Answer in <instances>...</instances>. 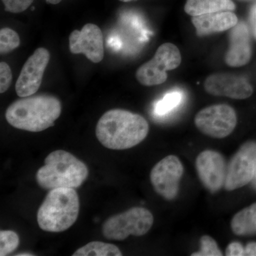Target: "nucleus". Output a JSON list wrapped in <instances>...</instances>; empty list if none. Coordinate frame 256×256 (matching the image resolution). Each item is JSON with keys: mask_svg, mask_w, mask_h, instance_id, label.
Listing matches in <instances>:
<instances>
[{"mask_svg": "<svg viewBox=\"0 0 256 256\" xmlns=\"http://www.w3.org/2000/svg\"><path fill=\"white\" fill-rule=\"evenodd\" d=\"M196 170L202 184L210 193H216L224 186L226 164L218 152L210 150L202 152L196 159Z\"/></svg>", "mask_w": 256, "mask_h": 256, "instance_id": "obj_11", "label": "nucleus"}, {"mask_svg": "<svg viewBox=\"0 0 256 256\" xmlns=\"http://www.w3.org/2000/svg\"><path fill=\"white\" fill-rule=\"evenodd\" d=\"M50 60L46 48H38L26 60L15 86L18 97L31 96L41 86L44 74Z\"/></svg>", "mask_w": 256, "mask_h": 256, "instance_id": "obj_10", "label": "nucleus"}, {"mask_svg": "<svg viewBox=\"0 0 256 256\" xmlns=\"http://www.w3.org/2000/svg\"><path fill=\"white\" fill-rule=\"evenodd\" d=\"M153 222L154 217L149 210L133 207L110 217L102 226V234L112 240H124L130 235L142 236L150 230Z\"/></svg>", "mask_w": 256, "mask_h": 256, "instance_id": "obj_5", "label": "nucleus"}, {"mask_svg": "<svg viewBox=\"0 0 256 256\" xmlns=\"http://www.w3.org/2000/svg\"><path fill=\"white\" fill-rule=\"evenodd\" d=\"M88 176L85 163L68 152H52L44 160V165L37 171V183L44 190L78 188Z\"/></svg>", "mask_w": 256, "mask_h": 256, "instance_id": "obj_3", "label": "nucleus"}, {"mask_svg": "<svg viewBox=\"0 0 256 256\" xmlns=\"http://www.w3.org/2000/svg\"><path fill=\"white\" fill-rule=\"evenodd\" d=\"M149 130L148 121L140 114L122 109H112L99 120L96 134L106 148L124 150L142 142Z\"/></svg>", "mask_w": 256, "mask_h": 256, "instance_id": "obj_1", "label": "nucleus"}, {"mask_svg": "<svg viewBox=\"0 0 256 256\" xmlns=\"http://www.w3.org/2000/svg\"><path fill=\"white\" fill-rule=\"evenodd\" d=\"M256 172V142L244 143L232 156L227 166L224 188L234 191L246 186L254 178Z\"/></svg>", "mask_w": 256, "mask_h": 256, "instance_id": "obj_8", "label": "nucleus"}, {"mask_svg": "<svg viewBox=\"0 0 256 256\" xmlns=\"http://www.w3.org/2000/svg\"><path fill=\"white\" fill-rule=\"evenodd\" d=\"M20 45L18 34L10 28H3L0 31V53L8 54L16 50Z\"/></svg>", "mask_w": 256, "mask_h": 256, "instance_id": "obj_20", "label": "nucleus"}, {"mask_svg": "<svg viewBox=\"0 0 256 256\" xmlns=\"http://www.w3.org/2000/svg\"><path fill=\"white\" fill-rule=\"evenodd\" d=\"M5 11L11 13H21L31 6L34 0H2Z\"/></svg>", "mask_w": 256, "mask_h": 256, "instance_id": "obj_23", "label": "nucleus"}, {"mask_svg": "<svg viewBox=\"0 0 256 256\" xmlns=\"http://www.w3.org/2000/svg\"><path fill=\"white\" fill-rule=\"evenodd\" d=\"M62 114V104L50 95L28 96L14 101L6 111V120L18 129L38 132L54 126Z\"/></svg>", "mask_w": 256, "mask_h": 256, "instance_id": "obj_2", "label": "nucleus"}, {"mask_svg": "<svg viewBox=\"0 0 256 256\" xmlns=\"http://www.w3.org/2000/svg\"><path fill=\"white\" fill-rule=\"evenodd\" d=\"M235 10L232 0H186L184 5L185 12L191 16Z\"/></svg>", "mask_w": 256, "mask_h": 256, "instance_id": "obj_16", "label": "nucleus"}, {"mask_svg": "<svg viewBox=\"0 0 256 256\" xmlns=\"http://www.w3.org/2000/svg\"><path fill=\"white\" fill-rule=\"evenodd\" d=\"M183 174V164L178 156H166L151 170L150 182L158 194L171 201L178 196Z\"/></svg>", "mask_w": 256, "mask_h": 256, "instance_id": "obj_9", "label": "nucleus"}, {"mask_svg": "<svg viewBox=\"0 0 256 256\" xmlns=\"http://www.w3.org/2000/svg\"><path fill=\"white\" fill-rule=\"evenodd\" d=\"M226 256H245V248L238 242H230L226 250Z\"/></svg>", "mask_w": 256, "mask_h": 256, "instance_id": "obj_25", "label": "nucleus"}, {"mask_svg": "<svg viewBox=\"0 0 256 256\" xmlns=\"http://www.w3.org/2000/svg\"><path fill=\"white\" fill-rule=\"evenodd\" d=\"M207 94L229 98L244 100L254 92L252 86L246 78L228 73H216L208 76L204 82Z\"/></svg>", "mask_w": 256, "mask_h": 256, "instance_id": "obj_13", "label": "nucleus"}, {"mask_svg": "<svg viewBox=\"0 0 256 256\" xmlns=\"http://www.w3.org/2000/svg\"><path fill=\"white\" fill-rule=\"evenodd\" d=\"M230 227L237 236L256 235V203L236 214L230 222Z\"/></svg>", "mask_w": 256, "mask_h": 256, "instance_id": "obj_17", "label": "nucleus"}, {"mask_svg": "<svg viewBox=\"0 0 256 256\" xmlns=\"http://www.w3.org/2000/svg\"><path fill=\"white\" fill-rule=\"evenodd\" d=\"M245 256H256V242H252L247 244L245 248Z\"/></svg>", "mask_w": 256, "mask_h": 256, "instance_id": "obj_27", "label": "nucleus"}, {"mask_svg": "<svg viewBox=\"0 0 256 256\" xmlns=\"http://www.w3.org/2000/svg\"><path fill=\"white\" fill-rule=\"evenodd\" d=\"M249 23H250L252 34L256 38V2L250 9V14H249Z\"/></svg>", "mask_w": 256, "mask_h": 256, "instance_id": "obj_26", "label": "nucleus"}, {"mask_svg": "<svg viewBox=\"0 0 256 256\" xmlns=\"http://www.w3.org/2000/svg\"><path fill=\"white\" fill-rule=\"evenodd\" d=\"M192 22L196 34L204 36L230 30L238 24V20L232 11H224L192 16Z\"/></svg>", "mask_w": 256, "mask_h": 256, "instance_id": "obj_15", "label": "nucleus"}, {"mask_svg": "<svg viewBox=\"0 0 256 256\" xmlns=\"http://www.w3.org/2000/svg\"><path fill=\"white\" fill-rule=\"evenodd\" d=\"M69 48L74 54H84L94 63H100L104 57V36L94 24H86L80 31L74 30L69 36Z\"/></svg>", "mask_w": 256, "mask_h": 256, "instance_id": "obj_12", "label": "nucleus"}, {"mask_svg": "<svg viewBox=\"0 0 256 256\" xmlns=\"http://www.w3.org/2000/svg\"><path fill=\"white\" fill-rule=\"evenodd\" d=\"M122 252L114 244L100 242H89L78 249L73 256H121Z\"/></svg>", "mask_w": 256, "mask_h": 256, "instance_id": "obj_18", "label": "nucleus"}, {"mask_svg": "<svg viewBox=\"0 0 256 256\" xmlns=\"http://www.w3.org/2000/svg\"><path fill=\"white\" fill-rule=\"evenodd\" d=\"M201 248L198 252H194L192 256H222V250L214 239L210 236H203L200 239Z\"/></svg>", "mask_w": 256, "mask_h": 256, "instance_id": "obj_22", "label": "nucleus"}, {"mask_svg": "<svg viewBox=\"0 0 256 256\" xmlns=\"http://www.w3.org/2000/svg\"><path fill=\"white\" fill-rule=\"evenodd\" d=\"M12 80V73L10 66L5 62L0 63V92L3 94L9 88Z\"/></svg>", "mask_w": 256, "mask_h": 256, "instance_id": "obj_24", "label": "nucleus"}, {"mask_svg": "<svg viewBox=\"0 0 256 256\" xmlns=\"http://www.w3.org/2000/svg\"><path fill=\"white\" fill-rule=\"evenodd\" d=\"M182 100V94L181 92H168L162 99L156 102L154 112L158 116H165L176 108L180 105Z\"/></svg>", "mask_w": 256, "mask_h": 256, "instance_id": "obj_19", "label": "nucleus"}, {"mask_svg": "<svg viewBox=\"0 0 256 256\" xmlns=\"http://www.w3.org/2000/svg\"><path fill=\"white\" fill-rule=\"evenodd\" d=\"M252 56V42L248 26L244 22L230 28L229 46L225 55V63L230 67L246 65Z\"/></svg>", "mask_w": 256, "mask_h": 256, "instance_id": "obj_14", "label": "nucleus"}, {"mask_svg": "<svg viewBox=\"0 0 256 256\" xmlns=\"http://www.w3.org/2000/svg\"><path fill=\"white\" fill-rule=\"evenodd\" d=\"M48 4H57L60 3L62 0H45Z\"/></svg>", "mask_w": 256, "mask_h": 256, "instance_id": "obj_28", "label": "nucleus"}, {"mask_svg": "<svg viewBox=\"0 0 256 256\" xmlns=\"http://www.w3.org/2000/svg\"><path fill=\"white\" fill-rule=\"evenodd\" d=\"M181 62L182 56L178 47L172 43L163 44L153 58L138 69L136 78L146 86L160 85L168 78L166 72L178 68Z\"/></svg>", "mask_w": 256, "mask_h": 256, "instance_id": "obj_6", "label": "nucleus"}, {"mask_svg": "<svg viewBox=\"0 0 256 256\" xmlns=\"http://www.w3.org/2000/svg\"><path fill=\"white\" fill-rule=\"evenodd\" d=\"M20 244L18 234L12 230L0 232V256H6L14 252Z\"/></svg>", "mask_w": 256, "mask_h": 256, "instance_id": "obj_21", "label": "nucleus"}, {"mask_svg": "<svg viewBox=\"0 0 256 256\" xmlns=\"http://www.w3.org/2000/svg\"><path fill=\"white\" fill-rule=\"evenodd\" d=\"M16 256H34L33 254H30V252H22V254H16Z\"/></svg>", "mask_w": 256, "mask_h": 256, "instance_id": "obj_29", "label": "nucleus"}, {"mask_svg": "<svg viewBox=\"0 0 256 256\" xmlns=\"http://www.w3.org/2000/svg\"><path fill=\"white\" fill-rule=\"evenodd\" d=\"M120 1L124 2H128L132 1V0H120Z\"/></svg>", "mask_w": 256, "mask_h": 256, "instance_id": "obj_30", "label": "nucleus"}, {"mask_svg": "<svg viewBox=\"0 0 256 256\" xmlns=\"http://www.w3.org/2000/svg\"><path fill=\"white\" fill-rule=\"evenodd\" d=\"M79 210V197L74 188H54L38 208L37 222L44 232H63L76 222Z\"/></svg>", "mask_w": 256, "mask_h": 256, "instance_id": "obj_4", "label": "nucleus"}, {"mask_svg": "<svg viewBox=\"0 0 256 256\" xmlns=\"http://www.w3.org/2000/svg\"><path fill=\"white\" fill-rule=\"evenodd\" d=\"M194 124L205 136L223 139L230 136L236 127V112L226 104L208 106L196 114Z\"/></svg>", "mask_w": 256, "mask_h": 256, "instance_id": "obj_7", "label": "nucleus"}]
</instances>
